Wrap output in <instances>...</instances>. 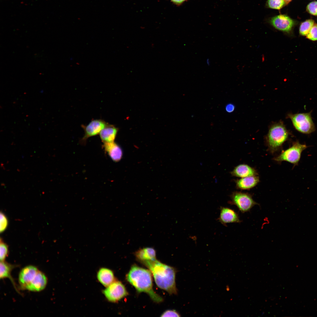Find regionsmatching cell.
<instances>
[{"mask_svg": "<svg viewBox=\"0 0 317 317\" xmlns=\"http://www.w3.org/2000/svg\"><path fill=\"white\" fill-rule=\"evenodd\" d=\"M142 264L149 269L158 287L171 294H177L175 282L176 270L174 268L156 259L146 261Z\"/></svg>", "mask_w": 317, "mask_h": 317, "instance_id": "obj_1", "label": "cell"}, {"mask_svg": "<svg viewBox=\"0 0 317 317\" xmlns=\"http://www.w3.org/2000/svg\"><path fill=\"white\" fill-rule=\"evenodd\" d=\"M0 243V259L1 261H4L9 254L8 246L1 238Z\"/></svg>", "mask_w": 317, "mask_h": 317, "instance_id": "obj_20", "label": "cell"}, {"mask_svg": "<svg viewBox=\"0 0 317 317\" xmlns=\"http://www.w3.org/2000/svg\"><path fill=\"white\" fill-rule=\"evenodd\" d=\"M97 278L99 282L106 287L115 281L112 271L105 268H101L99 270L97 274Z\"/></svg>", "mask_w": 317, "mask_h": 317, "instance_id": "obj_16", "label": "cell"}, {"mask_svg": "<svg viewBox=\"0 0 317 317\" xmlns=\"http://www.w3.org/2000/svg\"><path fill=\"white\" fill-rule=\"evenodd\" d=\"M134 255L136 259L141 264L146 261L156 259V252L152 247L139 249L135 252Z\"/></svg>", "mask_w": 317, "mask_h": 317, "instance_id": "obj_12", "label": "cell"}, {"mask_svg": "<svg viewBox=\"0 0 317 317\" xmlns=\"http://www.w3.org/2000/svg\"><path fill=\"white\" fill-rule=\"evenodd\" d=\"M288 136V131L283 124H278L271 127L267 138L270 152L273 153L277 151L287 140Z\"/></svg>", "mask_w": 317, "mask_h": 317, "instance_id": "obj_4", "label": "cell"}, {"mask_svg": "<svg viewBox=\"0 0 317 317\" xmlns=\"http://www.w3.org/2000/svg\"><path fill=\"white\" fill-rule=\"evenodd\" d=\"M174 4L179 5L181 4L187 0H170Z\"/></svg>", "mask_w": 317, "mask_h": 317, "instance_id": "obj_27", "label": "cell"}, {"mask_svg": "<svg viewBox=\"0 0 317 317\" xmlns=\"http://www.w3.org/2000/svg\"><path fill=\"white\" fill-rule=\"evenodd\" d=\"M108 123L101 119L92 120L87 125H82L85 134L82 139L84 142L89 138L99 134L100 132L108 125Z\"/></svg>", "mask_w": 317, "mask_h": 317, "instance_id": "obj_9", "label": "cell"}, {"mask_svg": "<svg viewBox=\"0 0 317 317\" xmlns=\"http://www.w3.org/2000/svg\"><path fill=\"white\" fill-rule=\"evenodd\" d=\"M207 63L208 65H210V62L209 59H207Z\"/></svg>", "mask_w": 317, "mask_h": 317, "instance_id": "obj_29", "label": "cell"}, {"mask_svg": "<svg viewBox=\"0 0 317 317\" xmlns=\"http://www.w3.org/2000/svg\"><path fill=\"white\" fill-rule=\"evenodd\" d=\"M103 147L106 152L113 161L118 162L121 159L122 155V149L114 141L104 143Z\"/></svg>", "mask_w": 317, "mask_h": 317, "instance_id": "obj_13", "label": "cell"}, {"mask_svg": "<svg viewBox=\"0 0 317 317\" xmlns=\"http://www.w3.org/2000/svg\"><path fill=\"white\" fill-rule=\"evenodd\" d=\"M306 10L310 14L317 16V1H314L309 3L307 6Z\"/></svg>", "mask_w": 317, "mask_h": 317, "instance_id": "obj_24", "label": "cell"}, {"mask_svg": "<svg viewBox=\"0 0 317 317\" xmlns=\"http://www.w3.org/2000/svg\"><path fill=\"white\" fill-rule=\"evenodd\" d=\"M314 24V21L311 19L302 22L299 27L300 34L303 36H306Z\"/></svg>", "mask_w": 317, "mask_h": 317, "instance_id": "obj_19", "label": "cell"}, {"mask_svg": "<svg viewBox=\"0 0 317 317\" xmlns=\"http://www.w3.org/2000/svg\"><path fill=\"white\" fill-rule=\"evenodd\" d=\"M284 1L286 3L288 4L290 2L291 0H284Z\"/></svg>", "mask_w": 317, "mask_h": 317, "instance_id": "obj_28", "label": "cell"}, {"mask_svg": "<svg viewBox=\"0 0 317 317\" xmlns=\"http://www.w3.org/2000/svg\"><path fill=\"white\" fill-rule=\"evenodd\" d=\"M231 174L233 176L242 178L257 176V173L254 168L249 165L240 164L235 168L231 172Z\"/></svg>", "mask_w": 317, "mask_h": 317, "instance_id": "obj_14", "label": "cell"}, {"mask_svg": "<svg viewBox=\"0 0 317 317\" xmlns=\"http://www.w3.org/2000/svg\"><path fill=\"white\" fill-rule=\"evenodd\" d=\"M306 38L311 41L317 40V24H314L306 36Z\"/></svg>", "mask_w": 317, "mask_h": 317, "instance_id": "obj_23", "label": "cell"}, {"mask_svg": "<svg viewBox=\"0 0 317 317\" xmlns=\"http://www.w3.org/2000/svg\"><path fill=\"white\" fill-rule=\"evenodd\" d=\"M126 278L138 292L146 293L155 302L158 303L163 301L162 297L153 289L151 273L150 270L134 264L131 266Z\"/></svg>", "mask_w": 317, "mask_h": 317, "instance_id": "obj_2", "label": "cell"}, {"mask_svg": "<svg viewBox=\"0 0 317 317\" xmlns=\"http://www.w3.org/2000/svg\"><path fill=\"white\" fill-rule=\"evenodd\" d=\"M0 232H4L7 227L8 224V219L5 215L1 212L0 214Z\"/></svg>", "mask_w": 317, "mask_h": 317, "instance_id": "obj_22", "label": "cell"}, {"mask_svg": "<svg viewBox=\"0 0 317 317\" xmlns=\"http://www.w3.org/2000/svg\"><path fill=\"white\" fill-rule=\"evenodd\" d=\"M18 280L22 289L32 291L43 290L47 283V279L44 274L32 265L22 269L19 274Z\"/></svg>", "mask_w": 317, "mask_h": 317, "instance_id": "obj_3", "label": "cell"}, {"mask_svg": "<svg viewBox=\"0 0 317 317\" xmlns=\"http://www.w3.org/2000/svg\"><path fill=\"white\" fill-rule=\"evenodd\" d=\"M118 131V129L114 125L108 124L102 130L99 134L104 143L114 142Z\"/></svg>", "mask_w": 317, "mask_h": 317, "instance_id": "obj_15", "label": "cell"}, {"mask_svg": "<svg viewBox=\"0 0 317 317\" xmlns=\"http://www.w3.org/2000/svg\"><path fill=\"white\" fill-rule=\"evenodd\" d=\"M235 109V106L231 103L227 104L225 107V110L228 113L232 112L234 111Z\"/></svg>", "mask_w": 317, "mask_h": 317, "instance_id": "obj_26", "label": "cell"}, {"mask_svg": "<svg viewBox=\"0 0 317 317\" xmlns=\"http://www.w3.org/2000/svg\"><path fill=\"white\" fill-rule=\"evenodd\" d=\"M285 3L284 0H268L267 5L270 8L280 9L283 7Z\"/></svg>", "mask_w": 317, "mask_h": 317, "instance_id": "obj_21", "label": "cell"}, {"mask_svg": "<svg viewBox=\"0 0 317 317\" xmlns=\"http://www.w3.org/2000/svg\"><path fill=\"white\" fill-rule=\"evenodd\" d=\"M270 23L277 30L287 33L291 31L294 24V21L290 17L283 14L272 17Z\"/></svg>", "mask_w": 317, "mask_h": 317, "instance_id": "obj_10", "label": "cell"}, {"mask_svg": "<svg viewBox=\"0 0 317 317\" xmlns=\"http://www.w3.org/2000/svg\"><path fill=\"white\" fill-rule=\"evenodd\" d=\"M218 218L219 221L224 225L231 223H240L241 222L238 214L233 210L227 207H221Z\"/></svg>", "mask_w": 317, "mask_h": 317, "instance_id": "obj_11", "label": "cell"}, {"mask_svg": "<svg viewBox=\"0 0 317 317\" xmlns=\"http://www.w3.org/2000/svg\"><path fill=\"white\" fill-rule=\"evenodd\" d=\"M161 317H180L179 313L175 310H168L165 311L161 316Z\"/></svg>", "mask_w": 317, "mask_h": 317, "instance_id": "obj_25", "label": "cell"}, {"mask_svg": "<svg viewBox=\"0 0 317 317\" xmlns=\"http://www.w3.org/2000/svg\"><path fill=\"white\" fill-rule=\"evenodd\" d=\"M14 267V266L4 261H0V278L3 279L9 278L15 286L14 282L11 276V272Z\"/></svg>", "mask_w": 317, "mask_h": 317, "instance_id": "obj_18", "label": "cell"}, {"mask_svg": "<svg viewBox=\"0 0 317 317\" xmlns=\"http://www.w3.org/2000/svg\"><path fill=\"white\" fill-rule=\"evenodd\" d=\"M288 116L294 127L299 131L309 134L315 131V127L310 113L290 114Z\"/></svg>", "mask_w": 317, "mask_h": 317, "instance_id": "obj_5", "label": "cell"}, {"mask_svg": "<svg viewBox=\"0 0 317 317\" xmlns=\"http://www.w3.org/2000/svg\"><path fill=\"white\" fill-rule=\"evenodd\" d=\"M231 198L230 203L236 206L243 213L249 211L254 206L258 204L248 193L235 192L231 195Z\"/></svg>", "mask_w": 317, "mask_h": 317, "instance_id": "obj_7", "label": "cell"}, {"mask_svg": "<svg viewBox=\"0 0 317 317\" xmlns=\"http://www.w3.org/2000/svg\"><path fill=\"white\" fill-rule=\"evenodd\" d=\"M103 293L106 299L112 302H117L128 294L124 284L118 281H114L106 287Z\"/></svg>", "mask_w": 317, "mask_h": 317, "instance_id": "obj_8", "label": "cell"}, {"mask_svg": "<svg viewBox=\"0 0 317 317\" xmlns=\"http://www.w3.org/2000/svg\"><path fill=\"white\" fill-rule=\"evenodd\" d=\"M307 147L305 144H301L299 142H296L291 147L275 157L274 160L279 162L286 161L295 165H297L300 160L302 152Z\"/></svg>", "mask_w": 317, "mask_h": 317, "instance_id": "obj_6", "label": "cell"}, {"mask_svg": "<svg viewBox=\"0 0 317 317\" xmlns=\"http://www.w3.org/2000/svg\"><path fill=\"white\" fill-rule=\"evenodd\" d=\"M259 182L257 176H249L237 180L236 181L237 188L241 190H248L255 186Z\"/></svg>", "mask_w": 317, "mask_h": 317, "instance_id": "obj_17", "label": "cell"}]
</instances>
